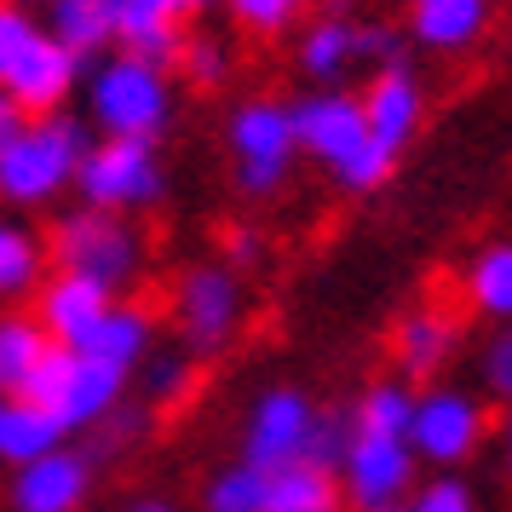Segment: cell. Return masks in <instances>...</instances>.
<instances>
[{
  "instance_id": "obj_8",
  "label": "cell",
  "mask_w": 512,
  "mask_h": 512,
  "mask_svg": "<svg viewBox=\"0 0 512 512\" xmlns=\"http://www.w3.org/2000/svg\"><path fill=\"white\" fill-rule=\"evenodd\" d=\"M93 489H98V461L75 443H58L41 461L12 466L0 501H6V512H87Z\"/></svg>"
},
{
  "instance_id": "obj_44",
  "label": "cell",
  "mask_w": 512,
  "mask_h": 512,
  "mask_svg": "<svg viewBox=\"0 0 512 512\" xmlns=\"http://www.w3.org/2000/svg\"><path fill=\"white\" fill-rule=\"evenodd\" d=\"M0 409H6V397H0Z\"/></svg>"
},
{
  "instance_id": "obj_45",
  "label": "cell",
  "mask_w": 512,
  "mask_h": 512,
  "mask_svg": "<svg viewBox=\"0 0 512 512\" xmlns=\"http://www.w3.org/2000/svg\"><path fill=\"white\" fill-rule=\"evenodd\" d=\"M47 6H58V0H47Z\"/></svg>"
},
{
  "instance_id": "obj_25",
  "label": "cell",
  "mask_w": 512,
  "mask_h": 512,
  "mask_svg": "<svg viewBox=\"0 0 512 512\" xmlns=\"http://www.w3.org/2000/svg\"><path fill=\"white\" fill-rule=\"evenodd\" d=\"M351 432H374V438H409L415 426V386L397 374V380H374L363 386V397L346 409Z\"/></svg>"
},
{
  "instance_id": "obj_33",
  "label": "cell",
  "mask_w": 512,
  "mask_h": 512,
  "mask_svg": "<svg viewBox=\"0 0 512 512\" xmlns=\"http://www.w3.org/2000/svg\"><path fill=\"white\" fill-rule=\"evenodd\" d=\"M179 70H185L196 87H219V81L231 75V52L219 47L213 35H185V47H179Z\"/></svg>"
},
{
  "instance_id": "obj_37",
  "label": "cell",
  "mask_w": 512,
  "mask_h": 512,
  "mask_svg": "<svg viewBox=\"0 0 512 512\" xmlns=\"http://www.w3.org/2000/svg\"><path fill=\"white\" fill-rule=\"evenodd\" d=\"M35 35H41V24L29 18L24 6H18V0H0V75H6V64H12Z\"/></svg>"
},
{
  "instance_id": "obj_9",
  "label": "cell",
  "mask_w": 512,
  "mask_h": 512,
  "mask_svg": "<svg viewBox=\"0 0 512 512\" xmlns=\"http://www.w3.org/2000/svg\"><path fill=\"white\" fill-rule=\"evenodd\" d=\"M415 449L409 438H374V432H351L346 461H340V489H346L351 512H380V507H403L415 489Z\"/></svg>"
},
{
  "instance_id": "obj_24",
  "label": "cell",
  "mask_w": 512,
  "mask_h": 512,
  "mask_svg": "<svg viewBox=\"0 0 512 512\" xmlns=\"http://www.w3.org/2000/svg\"><path fill=\"white\" fill-rule=\"evenodd\" d=\"M52 41H64L75 58H98L116 41V0H58L52 6Z\"/></svg>"
},
{
  "instance_id": "obj_30",
  "label": "cell",
  "mask_w": 512,
  "mask_h": 512,
  "mask_svg": "<svg viewBox=\"0 0 512 512\" xmlns=\"http://www.w3.org/2000/svg\"><path fill=\"white\" fill-rule=\"evenodd\" d=\"M87 438H93V443H87V455H93V461H121V455H133V449L150 438V409L127 397V403H116L110 415L98 420Z\"/></svg>"
},
{
  "instance_id": "obj_17",
  "label": "cell",
  "mask_w": 512,
  "mask_h": 512,
  "mask_svg": "<svg viewBox=\"0 0 512 512\" xmlns=\"http://www.w3.org/2000/svg\"><path fill=\"white\" fill-rule=\"evenodd\" d=\"M363 121H369V139L397 156L420 127V81L403 64H386L363 93Z\"/></svg>"
},
{
  "instance_id": "obj_26",
  "label": "cell",
  "mask_w": 512,
  "mask_h": 512,
  "mask_svg": "<svg viewBox=\"0 0 512 512\" xmlns=\"http://www.w3.org/2000/svg\"><path fill=\"white\" fill-rule=\"evenodd\" d=\"M466 300L489 323H512V242H489L466 265Z\"/></svg>"
},
{
  "instance_id": "obj_3",
  "label": "cell",
  "mask_w": 512,
  "mask_h": 512,
  "mask_svg": "<svg viewBox=\"0 0 512 512\" xmlns=\"http://www.w3.org/2000/svg\"><path fill=\"white\" fill-rule=\"evenodd\" d=\"M173 121V87L167 70L139 64V58H104L87 81V127H98L104 139H162Z\"/></svg>"
},
{
  "instance_id": "obj_42",
  "label": "cell",
  "mask_w": 512,
  "mask_h": 512,
  "mask_svg": "<svg viewBox=\"0 0 512 512\" xmlns=\"http://www.w3.org/2000/svg\"><path fill=\"white\" fill-rule=\"evenodd\" d=\"M501 449H507V472H512V409H507V426H501Z\"/></svg>"
},
{
  "instance_id": "obj_5",
  "label": "cell",
  "mask_w": 512,
  "mask_h": 512,
  "mask_svg": "<svg viewBox=\"0 0 512 512\" xmlns=\"http://www.w3.org/2000/svg\"><path fill=\"white\" fill-rule=\"evenodd\" d=\"M173 328L179 351H190L196 363L219 357L242 328V277L231 265H190L173 288Z\"/></svg>"
},
{
  "instance_id": "obj_29",
  "label": "cell",
  "mask_w": 512,
  "mask_h": 512,
  "mask_svg": "<svg viewBox=\"0 0 512 512\" xmlns=\"http://www.w3.org/2000/svg\"><path fill=\"white\" fill-rule=\"evenodd\" d=\"M351 58H357V29H351L346 18H323V24L305 29V41H300L305 75H317V81H334V75H346Z\"/></svg>"
},
{
  "instance_id": "obj_4",
  "label": "cell",
  "mask_w": 512,
  "mask_h": 512,
  "mask_svg": "<svg viewBox=\"0 0 512 512\" xmlns=\"http://www.w3.org/2000/svg\"><path fill=\"white\" fill-rule=\"evenodd\" d=\"M81 208L104 213H144L167 196V167L150 139H93V150L75 167Z\"/></svg>"
},
{
  "instance_id": "obj_39",
  "label": "cell",
  "mask_w": 512,
  "mask_h": 512,
  "mask_svg": "<svg viewBox=\"0 0 512 512\" xmlns=\"http://www.w3.org/2000/svg\"><path fill=\"white\" fill-rule=\"evenodd\" d=\"M357 58H380V64H397V35H392V29H380V24L357 29Z\"/></svg>"
},
{
  "instance_id": "obj_7",
  "label": "cell",
  "mask_w": 512,
  "mask_h": 512,
  "mask_svg": "<svg viewBox=\"0 0 512 512\" xmlns=\"http://www.w3.org/2000/svg\"><path fill=\"white\" fill-rule=\"evenodd\" d=\"M489 432L484 403L461 386H432V392H415V426H409V449L415 461L438 466V472H455L461 461L478 455V443Z\"/></svg>"
},
{
  "instance_id": "obj_35",
  "label": "cell",
  "mask_w": 512,
  "mask_h": 512,
  "mask_svg": "<svg viewBox=\"0 0 512 512\" xmlns=\"http://www.w3.org/2000/svg\"><path fill=\"white\" fill-rule=\"evenodd\" d=\"M305 12V0H231V18L254 35H282Z\"/></svg>"
},
{
  "instance_id": "obj_15",
  "label": "cell",
  "mask_w": 512,
  "mask_h": 512,
  "mask_svg": "<svg viewBox=\"0 0 512 512\" xmlns=\"http://www.w3.org/2000/svg\"><path fill=\"white\" fill-rule=\"evenodd\" d=\"M127 386H133V374H121V369H110V363H98V357H81V351H75L70 380H64V397L52 403V415H58V426H64L70 438H81V432H93L116 403H127Z\"/></svg>"
},
{
  "instance_id": "obj_13",
  "label": "cell",
  "mask_w": 512,
  "mask_h": 512,
  "mask_svg": "<svg viewBox=\"0 0 512 512\" xmlns=\"http://www.w3.org/2000/svg\"><path fill=\"white\" fill-rule=\"evenodd\" d=\"M196 6H208V0H116V47L156 70L179 64V47H185L179 18Z\"/></svg>"
},
{
  "instance_id": "obj_19",
  "label": "cell",
  "mask_w": 512,
  "mask_h": 512,
  "mask_svg": "<svg viewBox=\"0 0 512 512\" xmlns=\"http://www.w3.org/2000/svg\"><path fill=\"white\" fill-rule=\"evenodd\" d=\"M449 351H455V317L438 311V305L409 311L392 334V357H397V369H403V380H432L449 363Z\"/></svg>"
},
{
  "instance_id": "obj_12",
  "label": "cell",
  "mask_w": 512,
  "mask_h": 512,
  "mask_svg": "<svg viewBox=\"0 0 512 512\" xmlns=\"http://www.w3.org/2000/svg\"><path fill=\"white\" fill-rule=\"evenodd\" d=\"M81 64H87V58H75L64 41H52L47 29H41V35H35V41L6 64L0 87L18 98L29 116H52V110H64L70 87L81 81Z\"/></svg>"
},
{
  "instance_id": "obj_40",
  "label": "cell",
  "mask_w": 512,
  "mask_h": 512,
  "mask_svg": "<svg viewBox=\"0 0 512 512\" xmlns=\"http://www.w3.org/2000/svg\"><path fill=\"white\" fill-rule=\"evenodd\" d=\"M24 127H29V110H24V104H18L12 93H6V87H0V150L18 139Z\"/></svg>"
},
{
  "instance_id": "obj_6",
  "label": "cell",
  "mask_w": 512,
  "mask_h": 512,
  "mask_svg": "<svg viewBox=\"0 0 512 512\" xmlns=\"http://www.w3.org/2000/svg\"><path fill=\"white\" fill-rule=\"evenodd\" d=\"M231 156H236V190L242 196H271L282 190L288 167L300 156L294 144V110L288 104H271V98H254L231 116Z\"/></svg>"
},
{
  "instance_id": "obj_22",
  "label": "cell",
  "mask_w": 512,
  "mask_h": 512,
  "mask_svg": "<svg viewBox=\"0 0 512 512\" xmlns=\"http://www.w3.org/2000/svg\"><path fill=\"white\" fill-rule=\"evenodd\" d=\"M47 328L35 323V311H0V397H24L29 374L41 363V351H47Z\"/></svg>"
},
{
  "instance_id": "obj_41",
  "label": "cell",
  "mask_w": 512,
  "mask_h": 512,
  "mask_svg": "<svg viewBox=\"0 0 512 512\" xmlns=\"http://www.w3.org/2000/svg\"><path fill=\"white\" fill-rule=\"evenodd\" d=\"M121 512H179V507H173L167 495H139V501H127Z\"/></svg>"
},
{
  "instance_id": "obj_14",
  "label": "cell",
  "mask_w": 512,
  "mask_h": 512,
  "mask_svg": "<svg viewBox=\"0 0 512 512\" xmlns=\"http://www.w3.org/2000/svg\"><path fill=\"white\" fill-rule=\"evenodd\" d=\"M110 288H98V282L75 277V271H47V282L35 288V323L47 328V340H58V346H81L87 334H93V323L110 311Z\"/></svg>"
},
{
  "instance_id": "obj_11",
  "label": "cell",
  "mask_w": 512,
  "mask_h": 512,
  "mask_svg": "<svg viewBox=\"0 0 512 512\" xmlns=\"http://www.w3.org/2000/svg\"><path fill=\"white\" fill-rule=\"evenodd\" d=\"M294 144L305 156H317L328 173L340 167L369 144V121H363V98L351 93H311L294 104Z\"/></svg>"
},
{
  "instance_id": "obj_21",
  "label": "cell",
  "mask_w": 512,
  "mask_h": 512,
  "mask_svg": "<svg viewBox=\"0 0 512 512\" xmlns=\"http://www.w3.org/2000/svg\"><path fill=\"white\" fill-rule=\"evenodd\" d=\"M58 443H70V432L58 426L52 409L29 403V397H6V409H0V466L6 472L24 466V461H41Z\"/></svg>"
},
{
  "instance_id": "obj_2",
  "label": "cell",
  "mask_w": 512,
  "mask_h": 512,
  "mask_svg": "<svg viewBox=\"0 0 512 512\" xmlns=\"http://www.w3.org/2000/svg\"><path fill=\"white\" fill-rule=\"evenodd\" d=\"M47 259H52V271H75V277L98 282V288H110L121 300L144 277V236L127 213L70 208L52 219Z\"/></svg>"
},
{
  "instance_id": "obj_38",
  "label": "cell",
  "mask_w": 512,
  "mask_h": 512,
  "mask_svg": "<svg viewBox=\"0 0 512 512\" xmlns=\"http://www.w3.org/2000/svg\"><path fill=\"white\" fill-rule=\"evenodd\" d=\"M259 259H265V236H259L254 225H231V231H225V265H231V271H248Z\"/></svg>"
},
{
  "instance_id": "obj_20",
  "label": "cell",
  "mask_w": 512,
  "mask_h": 512,
  "mask_svg": "<svg viewBox=\"0 0 512 512\" xmlns=\"http://www.w3.org/2000/svg\"><path fill=\"white\" fill-rule=\"evenodd\" d=\"M265 512H351V507H346V489H340V472L311 461H288L265 484Z\"/></svg>"
},
{
  "instance_id": "obj_34",
  "label": "cell",
  "mask_w": 512,
  "mask_h": 512,
  "mask_svg": "<svg viewBox=\"0 0 512 512\" xmlns=\"http://www.w3.org/2000/svg\"><path fill=\"white\" fill-rule=\"evenodd\" d=\"M70 363H75V351L52 340V346L41 351V363H35V374H29V386H24V397H29V403H41V409H52V403L64 397V380H70Z\"/></svg>"
},
{
  "instance_id": "obj_1",
  "label": "cell",
  "mask_w": 512,
  "mask_h": 512,
  "mask_svg": "<svg viewBox=\"0 0 512 512\" xmlns=\"http://www.w3.org/2000/svg\"><path fill=\"white\" fill-rule=\"evenodd\" d=\"M93 150L87 121L70 110L52 116H29V127L0 150V208L6 213H29L58 202L64 190H75V167Z\"/></svg>"
},
{
  "instance_id": "obj_18",
  "label": "cell",
  "mask_w": 512,
  "mask_h": 512,
  "mask_svg": "<svg viewBox=\"0 0 512 512\" xmlns=\"http://www.w3.org/2000/svg\"><path fill=\"white\" fill-rule=\"evenodd\" d=\"M52 259H47V236L35 231L29 219L0 208V311L35 300V288L47 282Z\"/></svg>"
},
{
  "instance_id": "obj_31",
  "label": "cell",
  "mask_w": 512,
  "mask_h": 512,
  "mask_svg": "<svg viewBox=\"0 0 512 512\" xmlns=\"http://www.w3.org/2000/svg\"><path fill=\"white\" fill-rule=\"evenodd\" d=\"M346 443H351V415H340V409H317V420H311V438H305V455H300V461L340 472V461H346Z\"/></svg>"
},
{
  "instance_id": "obj_16",
  "label": "cell",
  "mask_w": 512,
  "mask_h": 512,
  "mask_svg": "<svg viewBox=\"0 0 512 512\" xmlns=\"http://www.w3.org/2000/svg\"><path fill=\"white\" fill-rule=\"evenodd\" d=\"M81 357H98V363H110L121 374H139L144 357L156 351V317L133 300H110V311L93 323V334L81 340Z\"/></svg>"
},
{
  "instance_id": "obj_27",
  "label": "cell",
  "mask_w": 512,
  "mask_h": 512,
  "mask_svg": "<svg viewBox=\"0 0 512 512\" xmlns=\"http://www.w3.org/2000/svg\"><path fill=\"white\" fill-rule=\"evenodd\" d=\"M265 484H271V472H259L248 461L219 466L202 484V512H265Z\"/></svg>"
},
{
  "instance_id": "obj_43",
  "label": "cell",
  "mask_w": 512,
  "mask_h": 512,
  "mask_svg": "<svg viewBox=\"0 0 512 512\" xmlns=\"http://www.w3.org/2000/svg\"><path fill=\"white\" fill-rule=\"evenodd\" d=\"M380 512H403V507H380Z\"/></svg>"
},
{
  "instance_id": "obj_10",
  "label": "cell",
  "mask_w": 512,
  "mask_h": 512,
  "mask_svg": "<svg viewBox=\"0 0 512 512\" xmlns=\"http://www.w3.org/2000/svg\"><path fill=\"white\" fill-rule=\"evenodd\" d=\"M311 420H317V403L300 386H265L248 403V415H242V455L236 461L259 466V472H277V466L300 461L305 438H311Z\"/></svg>"
},
{
  "instance_id": "obj_32",
  "label": "cell",
  "mask_w": 512,
  "mask_h": 512,
  "mask_svg": "<svg viewBox=\"0 0 512 512\" xmlns=\"http://www.w3.org/2000/svg\"><path fill=\"white\" fill-rule=\"evenodd\" d=\"M403 512H478V495H472V484H461L455 472H438V478H426V484L409 489Z\"/></svg>"
},
{
  "instance_id": "obj_36",
  "label": "cell",
  "mask_w": 512,
  "mask_h": 512,
  "mask_svg": "<svg viewBox=\"0 0 512 512\" xmlns=\"http://www.w3.org/2000/svg\"><path fill=\"white\" fill-rule=\"evenodd\" d=\"M478 369H484V392L501 397V403H512V323H501L495 334H489Z\"/></svg>"
},
{
  "instance_id": "obj_23",
  "label": "cell",
  "mask_w": 512,
  "mask_h": 512,
  "mask_svg": "<svg viewBox=\"0 0 512 512\" xmlns=\"http://www.w3.org/2000/svg\"><path fill=\"white\" fill-rule=\"evenodd\" d=\"M489 24L484 0H415V35L438 52H461L472 47Z\"/></svg>"
},
{
  "instance_id": "obj_28",
  "label": "cell",
  "mask_w": 512,
  "mask_h": 512,
  "mask_svg": "<svg viewBox=\"0 0 512 512\" xmlns=\"http://www.w3.org/2000/svg\"><path fill=\"white\" fill-rule=\"evenodd\" d=\"M139 380H144V409H179L196 392V357L190 351H150Z\"/></svg>"
}]
</instances>
